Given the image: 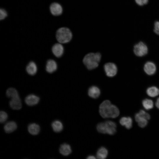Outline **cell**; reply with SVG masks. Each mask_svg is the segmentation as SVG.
I'll list each match as a JSON object with an SVG mask.
<instances>
[{
	"instance_id": "52a82bcc",
	"label": "cell",
	"mask_w": 159,
	"mask_h": 159,
	"mask_svg": "<svg viewBox=\"0 0 159 159\" xmlns=\"http://www.w3.org/2000/svg\"><path fill=\"white\" fill-rule=\"evenodd\" d=\"M104 69L106 75L109 77H113L116 74L117 69L116 65L112 62L107 63L104 66Z\"/></svg>"
},
{
	"instance_id": "cb8c5ba5",
	"label": "cell",
	"mask_w": 159,
	"mask_h": 159,
	"mask_svg": "<svg viewBox=\"0 0 159 159\" xmlns=\"http://www.w3.org/2000/svg\"><path fill=\"white\" fill-rule=\"evenodd\" d=\"M6 94L8 97L11 98L19 96L17 90L12 87L9 88L7 90Z\"/></svg>"
},
{
	"instance_id": "6da1fadb",
	"label": "cell",
	"mask_w": 159,
	"mask_h": 159,
	"mask_svg": "<svg viewBox=\"0 0 159 159\" xmlns=\"http://www.w3.org/2000/svg\"><path fill=\"white\" fill-rule=\"evenodd\" d=\"M99 113L103 118H115L120 114V111L115 105L111 104L108 100L103 101L100 105Z\"/></svg>"
},
{
	"instance_id": "d6986e66",
	"label": "cell",
	"mask_w": 159,
	"mask_h": 159,
	"mask_svg": "<svg viewBox=\"0 0 159 159\" xmlns=\"http://www.w3.org/2000/svg\"><path fill=\"white\" fill-rule=\"evenodd\" d=\"M28 129L30 134L33 135H36L39 133L40 128L39 125L33 123L30 124L29 125Z\"/></svg>"
},
{
	"instance_id": "9a60e30c",
	"label": "cell",
	"mask_w": 159,
	"mask_h": 159,
	"mask_svg": "<svg viewBox=\"0 0 159 159\" xmlns=\"http://www.w3.org/2000/svg\"><path fill=\"white\" fill-rule=\"evenodd\" d=\"M37 67L36 64L33 61L29 62L26 68L27 73L31 75L35 74L37 72Z\"/></svg>"
},
{
	"instance_id": "ffe728a7",
	"label": "cell",
	"mask_w": 159,
	"mask_h": 159,
	"mask_svg": "<svg viewBox=\"0 0 159 159\" xmlns=\"http://www.w3.org/2000/svg\"><path fill=\"white\" fill-rule=\"evenodd\" d=\"M108 154V151L105 147H102L100 148L97 150L96 157L98 159H104L107 157Z\"/></svg>"
},
{
	"instance_id": "277c9868",
	"label": "cell",
	"mask_w": 159,
	"mask_h": 159,
	"mask_svg": "<svg viewBox=\"0 0 159 159\" xmlns=\"http://www.w3.org/2000/svg\"><path fill=\"white\" fill-rule=\"evenodd\" d=\"M72 34L70 30L65 27H62L56 31L55 38L57 41L61 44L67 43L72 38Z\"/></svg>"
},
{
	"instance_id": "5bb4252c",
	"label": "cell",
	"mask_w": 159,
	"mask_h": 159,
	"mask_svg": "<svg viewBox=\"0 0 159 159\" xmlns=\"http://www.w3.org/2000/svg\"><path fill=\"white\" fill-rule=\"evenodd\" d=\"M100 89L95 86L90 87L88 90V95L91 98L95 99L100 95Z\"/></svg>"
},
{
	"instance_id": "7a4b0ae2",
	"label": "cell",
	"mask_w": 159,
	"mask_h": 159,
	"mask_svg": "<svg viewBox=\"0 0 159 159\" xmlns=\"http://www.w3.org/2000/svg\"><path fill=\"white\" fill-rule=\"evenodd\" d=\"M101 57L99 53H89L85 56L83 62L88 69H92L98 66Z\"/></svg>"
},
{
	"instance_id": "3957f363",
	"label": "cell",
	"mask_w": 159,
	"mask_h": 159,
	"mask_svg": "<svg viewBox=\"0 0 159 159\" xmlns=\"http://www.w3.org/2000/svg\"><path fill=\"white\" fill-rule=\"evenodd\" d=\"M116 127L115 123L110 120L100 122L97 126V130L99 132L110 135H113L116 133Z\"/></svg>"
},
{
	"instance_id": "ac0fdd59",
	"label": "cell",
	"mask_w": 159,
	"mask_h": 159,
	"mask_svg": "<svg viewBox=\"0 0 159 159\" xmlns=\"http://www.w3.org/2000/svg\"><path fill=\"white\" fill-rule=\"evenodd\" d=\"M17 125L14 121H10L7 122L4 127L5 132L7 133H11L14 131L17 128Z\"/></svg>"
},
{
	"instance_id": "83f0119b",
	"label": "cell",
	"mask_w": 159,
	"mask_h": 159,
	"mask_svg": "<svg viewBox=\"0 0 159 159\" xmlns=\"http://www.w3.org/2000/svg\"><path fill=\"white\" fill-rule=\"evenodd\" d=\"M154 31L155 34L159 35V21H156L155 22Z\"/></svg>"
},
{
	"instance_id": "603a6c76",
	"label": "cell",
	"mask_w": 159,
	"mask_h": 159,
	"mask_svg": "<svg viewBox=\"0 0 159 159\" xmlns=\"http://www.w3.org/2000/svg\"><path fill=\"white\" fill-rule=\"evenodd\" d=\"M143 106L147 110L152 109L153 107V101L150 99H145L143 100L142 102Z\"/></svg>"
},
{
	"instance_id": "8fae6325",
	"label": "cell",
	"mask_w": 159,
	"mask_h": 159,
	"mask_svg": "<svg viewBox=\"0 0 159 159\" xmlns=\"http://www.w3.org/2000/svg\"><path fill=\"white\" fill-rule=\"evenodd\" d=\"M10 107L13 109L19 110L21 109L22 104L19 96L11 98L9 102Z\"/></svg>"
},
{
	"instance_id": "9c48e42d",
	"label": "cell",
	"mask_w": 159,
	"mask_h": 159,
	"mask_svg": "<svg viewBox=\"0 0 159 159\" xmlns=\"http://www.w3.org/2000/svg\"><path fill=\"white\" fill-rule=\"evenodd\" d=\"M52 51L53 54L57 57H60L63 55L64 48L61 43H56L52 47Z\"/></svg>"
},
{
	"instance_id": "2e32d148",
	"label": "cell",
	"mask_w": 159,
	"mask_h": 159,
	"mask_svg": "<svg viewBox=\"0 0 159 159\" xmlns=\"http://www.w3.org/2000/svg\"><path fill=\"white\" fill-rule=\"evenodd\" d=\"M60 153L64 156H67L72 152V149L70 145L67 143L62 144L59 148Z\"/></svg>"
},
{
	"instance_id": "4316f807",
	"label": "cell",
	"mask_w": 159,
	"mask_h": 159,
	"mask_svg": "<svg viewBox=\"0 0 159 159\" xmlns=\"http://www.w3.org/2000/svg\"><path fill=\"white\" fill-rule=\"evenodd\" d=\"M138 114L141 116L143 117L148 120L150 119V115L143 110H140L138 112Z\"/></svg>"
},
{
	"instance_id": "7c38bea8",
	"label": "cell",
	"mask_w": 159,
	"mask_h": 159,
	"mask_svg": "<svg viewBox=\"0 0 159 159\" xmlns=\"http://www.w3.org/2000/svg\"><path fill=\"white\" fill-rule=\"evenodd\" d=\"M57 68V64L54 60L50 59L47 62L46 70L47 72L51 73L55 72Z\"/></svg>"
},
{
	"instance_id": "5b68a950",
	"label": "cell",
	"mask_w": 159,
	"mask_h": 159,
	"mask_svg": "<svg viewBox=\"0 0 159 159\" xmlns=\"http://www.w3.org/2000/svg\"><path fill=\"white\" fill-rule=\"evenodd\" d=\"M148 51V48L144 42H140L136 44L134 47L133 52L135 55L138 57H142L146 54Z\"/></svg>"
},
{
	"instance_id": "f546056e",
	"label": "cell",
	"mask_w": 159,
	"mask_h": 159,
	"mask_svg": "<svg viewBox=\"0 0 159 159\" xmlns=\"http://www.w3.org/2000/svg\"><path fill=\"white\" fill-rule=\"evenodd\" d=\"M155 105L156 107L159 109V97L158 98L155 102Z\"/></svg>"
},
{
	"instance_id": "7402d4cb",
	"label": "cell",
	"mask_w": 159,
	"mask_h": 159,
	"mask_svg": "<svg viewBox=\"0 0 159 159\" xmlns=\"http://www.w3.org/2000/svg\"><path fill=\"white\" fill-rule=\"evenodd\" d=\"M52 127L54 131L59 132L63 129V125L62 122L59 120L54 121L52 124Z\"/></svg>"
},
{
	"instance_id": "44dd1931",
	"label": "cell",
	"mask_w": 159,
	"mask_h": 159,
	"mask_svg": "<svg viewBox=\"0 0 159 159\" xmlns=\"http://www.w3.org/2000/svg\"><path fill=\"white\" fill-rule=\"evenodd\" d=\"M146 93L150 97H155L159 95V89L156 87L151 86L147 89Z\"/></svg>"
},
{
	"instance_id": "ba28073f",
	"label": "cell",
	"mask_w": 159,
	"mask_h": 159,
	"mask_svg": "<svg viewBox=\"0 0 159 159\" xmlns=\"http://www.w3.org/2000/svg\"><path fill=\"white\" fill-rule=\"evenodd\" d=\"M145 72L148 75H152L156 72V68L155 64L151 61H148L145 64L144 67Z\"/></svg>"
},
{
	"instance_id": "30bf717a",
	"label": "cell",
	"mask_w": 159,
	"mask_h": 159,
	"mask_svg": "<svg viewBox=\"0 0 159 159\" xmlns=\"http://www.w3.org/2000/svg\"><path fill=\"white\" fill-rule=\"evenodd\" d=\"M39 97L34 94H30L25 98V101L26 103L29 106H32L37 105L39 102Z\"/></svg>"
},
{
	"instance_id": "8992f818",
	"label": "cell",
	"mask_w": 159,
	"mask_h": 159,
	"mask_svg": "<svg viewBox=\"0 0 159 159\" xmlns=\"http://www.w3.org/2000/svg\"><path fill=\"white\" fill-rule=\"evenodd\" d=\"M50 12L53 16H58L62 15L63 13V8L61 4L57 2H54L49 6Z\"/></svg>"
},
{
	"instance_id": "e0dca14e",
	"label": "cell",
	"mask_w": 159,
	"mask_h": 159,
	"mask_svg": "<svg viewBox=\"0 0 159 159\" xmlns=\"http://www.w3.org/2000/svg\"><path fill=\"white\" fill-rule=\"evenodd\" d=\"M135 118L136 121L137 122L138 126L141 128L145 127L148 123V120L144 117L140 116L138 113L135 115Z\"/></svg>"
},
{
	"instance_id": "4fadbf2b",
	"label": "cell",
	"mask_w": 159,
	"mask_h": 159,
	"mask_svg": "<svg viewBox=\"0 0 159 159\" xmlns=\"http://www.w3.org/2000/svg\"><path fill=\"white\" fill-rule=\"evenodd\" d=\"M119 122L122 125L125 126L127 129H130L132 126V119L130 117H121Z\"/></svg>"
},
{
	"instance_id": "f1b7e54d",
	"label": "cell",
	"mask_w": 159,
	"mask_h": 159,
	"mask_svg": "<svg viewBox=\"0 0 159 159\" xmlns=\"http://www.w3.org/2000/svg\"><path fill=\"white\" fill-rule=\"evenodd\" d=\"M135 1L138 5L142 6L147 4L148 0H135Z\"/></svg>"
},
{
	"instance_id": "4dcf8cb0",
	"label": "cell",
	"mask_w": 159,
	"mask_h": 159,
	"mask_svg": "<svg viewBox=\"0 0 159 159\" xmlns=\"http://www.w3.org/2000/svg\"><path fill=\"white\" fill-rule=\"evenodd\" d=\"M87 158V159H96V158L93 155H91L88 156Z\"/></svg>"
},
{
	"instance_id": "d4e9b609",
	"label": "cell",
	"mask_w": 159,
	"mask_h": 159,
	"mask_svg": "<svg viewBox=\"0 0 159 159\" xmlns=\"http://www.w3.org/2000/svg\"><path fill=\"white\" fill-rule=\"evenodd\" d=\"M8 12L5 9L0 8V21L5 19L8 17Z\"/></svg>"
},
{
	"instance_id": "484cf974",
	"label": "cell",
	"mask_w": 159,
	"mask_h": 159,
	"mask_svg": "<svg viewBox=\"0 0 159 159\" xmlns=\"http://www.w3.org/2000/svg\"><path fill=\"white\" fill-rule=\"evenodd\" d=\"M8 117V115L6 112L4 111H1L0 112V122L1 123L5 122Z\"/></svg>"
}]
</instances>
